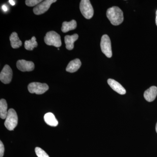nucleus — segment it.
<instances>
[{"mask_svg": "<svg viewBox=\"0 0 157 157\" xmlns=\"http://www.w3.org/2000/svg\"><path fill=\"white\" fill-rule=\"evenodd\" d=\"M107 17L113 25H119L124 21L123 12L117 6H113L108 9Z\"/></svg>", "mask_w": 157, "mask_h": 157, "instance_id": "f257e3e1", "label": "nucleus"}, {"mask_svg": "<svg viewBox=\"0 0 157 157\" xmlns=\"http://www.w3.org/2000/svg\"><path fill=\"white\" fill-rule=\"evenodd\" d=\"M17 123L18 117L16 111L13 109H9L5 121V126L9 131H13L17 126Z\"/></svg>", "mask_w": 157, "mask_h": 157, "instance_id": "f03ea898", "label": "nucleus"}, {"mask_svg": "<svg viewBox=\"0 0 157 157\" xmlns=\"http://www.w3.org/2000/svg\"><path fill=\"white\" fill-rule=\"evenodd\" d=\"M44 41L46 45H48L60 47L62 45L60 36L55 31L47 33L44 38Z\"/></svg>", "mask_w": 157, "mask_h": 157, "instance_id": "7ed1b4c3", "label": "nucleus"}, {"mask_svg": "<svg viewBox=\"0 0 157 157\" xmlns=\"http://www.w3.org/2000/svg\"><path fill=\"white\" fill-rule=\"evenodd\" d=\"M79 8L82 14L86 18L90 19L93 17L94 14V9L90 1H81L80 3Z\"/></svg>", "mask_w": 157, "mask_h": 157, "instance_id": "20e7f679", "label": "nucleus"}, {"mask_svg": "<svg viewBox=\"0 0 157 157\" xmlns=\"http://www.w3.org/2000/svg\"><path fill=\"white\" fill-rule=\"evenodd\" d=\"M48 85L38 82H31L28 86L29 91L31 94H42L48 90Z\"/></svg>", "mask_w": 157, "mask_h": 157, "instance_id": "39448f33", "label": "nucleus"}, {"mask_svg": "<svg viewBox=\"0 0 157 157\" xmlns=\"http://www.w3.org/2000/svg\"><path fill=\"white\" fill-rule=\"evenodd\" d=\"M101 47L102 52L108 58L112 56L111 41L107 35H104L101 38Z\"/></svg>", "mask_w": 157, "mask_h": 157, "instance_id": "423d86ee", "label": "nucleus"}, {"mask_svg": "<svg viewBox=\"0 0 157 157\" xmlns=\"http://www.w3.org/2000/svg\"><path fill=\"white\" fill-rule=\"evenodd\" d=\"M56 0H45L37 5L33 9L34 14L36 15L42 14L48 10L52 3L56 2Z\"/></svg>", "mask_w": 157, "mask_h": 157, "instance_id": "0eeeda50", "label": "nucleus"}, {"mask_svg": "<svg viewBox=\"0 0 157 157\" xmlns=\"http://www.w3.org/2000/svg\"><path fill=\"white\" fill-rule=\"evenodd\" d=\"M13 72L10 66L6 65L1 71L0 74V80L5 84L10 83L12 78Z\"/></svg>", "mask_w": 157, "mask_h": 157, "instance_id": "6e6552de", "label": "nucleus"}, {"mask_svg": "<svg viewBox=\"0 0 157 157\" xmlns=\"http://www.w3.org/2000/svg\"><path fill=\"white\" fill-rule=\"evenodd\" d=\"M16 66L17 69L22 72H30L33 71L35 68V65L33 62L23 59L17 61Z\"/></svg>", "mask_w": 157, "mask_h": 157, "instance_id": "1a4fd4ad", "label": "nucleus"}, {"mask_svg": "<svg viewBox=\"0 0 157 157\" xmlns=\"http://www.w3.org/2000/svg\"><path fill=\"white\" fill-rule=\"evenodd\" d=\"M107 82L110 87L113 90L115 91L119 94L121 95H124L126 93V91L123 87V86L119 83L117 81L111 78H109L107 80Z\"/></svg>", "mask_w": 157, "mask_h": 157, "instance_id": "9d476101", "label": "nucleus"}, {"mask_svg": "<svg viewBox=\"0 0 157 157\" xmlns=\"http://www.w3.org/2000/svg\"><path fill=\"white\" fill-rule=\"evenodd\" d=\"M157 95V87L155 86H151L146 90L144 93V98L148 102L154 101Z\"/></svg>", "mask_w": 157, "mask_h": 157, "instance_id": "9b49d317", "label": "nucleus"}, {"mask_svg": "<svg viewBox=\"0 0 157 157\" xmlns=\"http://www.w3.org/2000/svg\"><path fill=\"white\" fill-rule=\"evenodd\" d=\"M78 34H75L72 36H66L65 37L66 47L68 50H71L74 48V43L78 39Z\"/></svg>", "mask_w": 157, "mask_h": 157, "instance_id": "f8f14e48", "label": "nucleus"}, {"mask_svg": "<svg viewBox=\"0 0 157 157\" xmlns=\"http://www.w3.org/2000/svg\"><path fill=\"white\" fill-rule=\"evenodd\" d=\"M81 66V62L78 59H75L70 61L66 68V71L70 73L76 72Z\"/></svg>", "mask_w": 157, "mask_h": 157, "instance_id": "ddd939ff", "label": "nucleus"}, {"mask_svg": "<svg viewBox=\"0 0 157 157\" xmlns=\"http://www.w3.org/2000/svg\"><path fill=\"white\" fill-rule=\"evenodd\" d=\"M44 119L45 122L50 126L56 127L58 124L57 120L52 113H46L44 116Z\"/></svg>", "mask_w": 157, "mask_h": 157, "instance_id": "4468645a", "label": "nucleus"}, {"mask_svg": "<svg viewBox=\"0 0 157 157\" xmlns=\"http://www.w3.org/2000/svg\"><path fill=\"white\" fill-rule=\"evenodd\" d=\"M77 26L76 21L74 20H72L69 22L64 21L62 24L61 30L63 33H67L69 31L73 30L76 29Z\"/></svg>", "mask_w": 157, "mask_h": 157, "instance_id": "2eb2a0df", "label": "nucleus"}, {"mask_svg": "<svg viewBox=\"0 0 157 157\" xmlns=\"http://www.w3.org/2000/svg\"><path fill=\"white\" fill-rule=\"evenodd\" d=\"M10 40L11 42V47L13 48H19L22 45V42L18 38L17 33H12L10 36Z\"/></svg>", "mask_w": 157, "mask_h": 157, "instance_id": "dca6fc26", "label": "nucleus"}, {"mask_svg": "<svg viewBox=\"0 0 157 157\" xmlns=\"http://www.w3.org/2000/svg\"><path fill=\"white\" fill-rule=\"evenodd\" d=\"M8 104L5 99H1L0 101V117L2 119L6 118L8 114Z\"/></svg>", "mask_w": 157, "mask_h": 157, "instance_id": "f3484780", "label": "nucleus"}, {"mask_svg": "<svg viewBox=\"0 0 157 157\" xmlns=\"http://www.w3.org/2000/svg\"><path fill=\"white\" fill-rule=\"evenodd\" d=\"M38 46L36 37H32L30 40H27L25 42V48L26 50L32 51Z\"/></svg>", "mask_w": 157, "mask_h": 157, "instance_id": "a211bd4d", "label": "nucleus"}, {"mask_svg": "<svg viewBox=\"0 0 157 157\" xmlns=\"http://www.w3.org/2000/svg\"><path fill=\"white\" fill-rule=\"evenodd\" d=\"M35 152H36V155L38 157H49L45 151L43 150L40 147H36Z\"/></svg>", "mask_w": 157, "mask_h": 157, "instance_id": "6ab92c4d", "label": "nucleus"}, {"mask_svg": "<svg viewBox=\"0 0 157 157\" xmlns=\"http://www.w3.org/2000/svg\"><path fill=\"white\" fill-rule=\"evenodd\" d=\"M42 2V0H26L25 1V4L27 6L29 7H33L39 5Z\"/></svg>", "mask_w": 157, "mask_h": 157, "instance_id": "aec40b11", "label": "nucleus"}, {"mask_svg": "<svg viewBox=\"0 0 157 157\" xmlns=\"http://www.w3.org/2000/svg\"><path fill=\"white\" fill-rule=\"evenodd\" d=\"M5 152V147L2 141H0V157H3Z\"/></svg>", "mask_w": 157, "mask_h": 157, "instance_id": "412c9836", "label": "nucleus"}, {"mask_svg": "<svg viewBox=\"0 0 157 157\" xmlns=\"http://www.w3.org/2000/svg\"><path fill=\"white\" fill-rule=\"evenodd\" d=\"M2 8L3 11H5V12H6V11H8V7H7L6 5H3V6H2Z\"/></svg>", "mask_w": 157, "mask_h": 157, "instance_id": "4be33fe9", "label": "nucleus"}, {"mask_svg": "<svg viewBox=\"0 0 157 157\" xmlns=\"http://www.w3.org/2000/svg\"><path fill=\"white\" fill-rule=\"evenodd\" d=\"M9 2L11 5V6H14L15 5V2L14 1H12V0H9Z\"/></svg>", "mask_w": 157, "mask_h": 157, "instance_id": "5701e85b", "label": "nucleus"}, {"mask_svg": "<svg viewBox=\"0 0 157 157\" xmlns=\"http://www.w3.org/2000/svg\"><path fill=\"white\" fill-rule=\"evenodd\" d=\"M155 22H156V25L157 26V10L156 11V12Z\"/></svg>", "mask_w": 157, "mask_h": 157, "instance_id": "b1692460", "label": "nucleus"}, {"mask_svg": "<svg viewBox=\"0 0 157 157\" xmlns=\"http://www.w3.org/2000/svg\"><path fill=\"white\" fill-rule=\"evenodd\" d=\"M155 129H156V132L157 133V123L156 124V125Z\"/></svg>", "mask_w": 157, "mask_h": 157, "instance_id": "393cba45", "label": "nucleus"}]
</instances>
